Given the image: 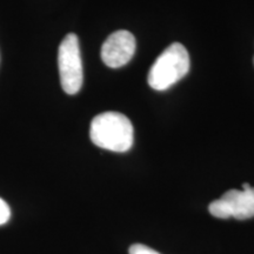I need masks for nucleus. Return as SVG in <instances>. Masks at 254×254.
Listing matches in <instances>:
<instances>
[{
  "mask_svg": "<svg viewBox=\"0 0 254 254\" xmlns=\"http://www.w3.org/2000/svg\"><path fill=\"white\" fill-rule=\"evenodd\" d=\"M132 123L119 112H105L94 117L90 136L95 146L113 152H127L133 145Z\"/></svg>",
  "mask_w": 254,
  "mask_h": 254,
  "instance_id": "obj_1",
  "label": "nucleus"
},
{
  "mask_svg": "<svg viewBox=\"0 0 254 254\" xmlns=\"http://www.w3.org/2000/svg\"><path fill=\"white\" fill-rule=\"evenodd\" d=\"M190 71V56L185 46L173 43L158 57L148 73V85L155 91H165Z\"/></svg>",
  "mask_w": 254,
  "mask_h": 254,
  "instance_id": "obj_2",
  "label": "nucleus"
},
{
  "mask_svg": "<svg viewBox=\"0 0 254 254\" xmlns=\"http://www.w3.org/2000/svg\"><path fill=\"white\" fill-rule=\"evenodd\" d=\"M58 67L63 90L67 94L78 93L84 81V73L79 40L74 33H68L60 44Z\"/></svg>",
  "mask_w": 254,
  "mask_h": 254,
  "instance_id": "obj_3",
  "label": "nucleus"
},
{
  "mask_svg": "<svg viewBox=\"0 0 254 254\" xmlns=\"http://www.w3.org/2000/svg\"><path fill=\"white\" fill-rule=\"evenodd\" d=\"M208 211L219 219L234 218L246 220L254 217V187L247 190H230L221 198L212 201Z\"/></svg>",
  "mask_w": 254,
  "mask_h": 254,
  "instance_id": "obj_4",
  "label": "nucleus"
},
{
  "mask_svg": "<svg viewBox=\"0 0 254 254\" xmlns=\"http://www.w3.org/2000/svg\"><path fill=\"white\" fill-rule=\"evenodd\" d=\"M135 52V38L131 32L117 31L105 40L101 47V59L111 68L126 65Z\"/></svg>",
  "mask_w": 254,
  "mask_h": 254,
  "instance_id": "obj_5",
  "label": "nucleus"
},
{
  "mask_svg": "<svg viewBox=\"0 0 254 254\" xmlns=\"http://www.w3.org/2000/svg\"><path fill=\"white\" fill-rule=\"evenodd\" d=\"M129 254H160L151 247L142 245V244H133L128 250Z\"/></svg>",
  "mask_w": 254,
  "mask_h": 254,
  "instance_id": "obj_6",
  "label": "nucleus"
},
{
  "mask_svg": "<svg viewBox=\"0 0 254 254\" xmlns=\"http://www.w3.org/2000/svg\"><path fill=\"white\" fill-rule=\"evenodd\" d=\"M11 218V209L5 200L0 198V226L6 224Z\"/></svg>",
  "mask_w": 254,
  "mask_h": 254,
  "instance_id": "obj_7",
  "label": "nucleus"
}]
</instances>
